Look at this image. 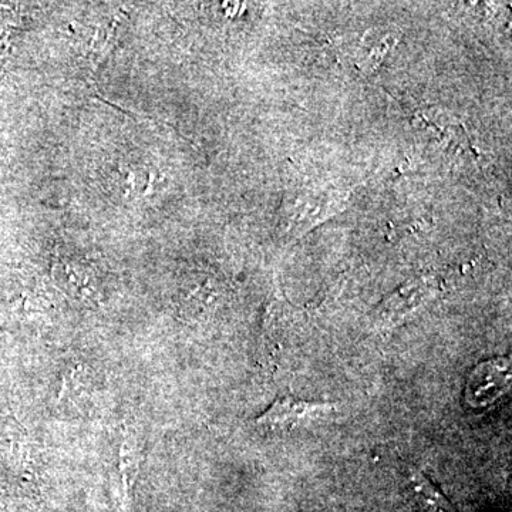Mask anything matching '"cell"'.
I'll return each mask as SVG.
<instances>
[{"label": "cell", "mask_w": 512, "mask_h": 512, "mask_svg": "<svg viewBox=\"0 0 512 512\" xmlns=\"http://www.w3.org/2000/svg\"><path fill=\"white\" fill-rule=\"evenodd\" d=\"M510 362L483 363L474 370L467 386V399L471 404H480L493 402L501 393L505 392L510 386Z\"/></svg>", "instance_id": "2"}, {"label": "cell", "mask_w": 512, "mask_h": 512, "mask_svg": "<svg viewBox=\"0 0 512 512\" xmlns=\"http://www.w3.org/2000/svg\"><path fill=\"white\" fill-rule=\"evenodd\" d=\"M335 409V403L306 402L295 397H279L255 423L256 426L269 430L292 429L306 421L326 416Z\"/></svg>", "instance_id": "1"}, {"label": "cell", "mask_w": 512, "mask_h": 512, "mask_svg": "<svg viewBox=\"0 0 512 512\" xmlns=\"http://www.w3.org/2000/svg\"><path fill=\"white\" fill-rule=\"evenodd\" d=\"M119 471L124 494H130L131 488L136 483L141 466V451L137 441L133 437H126L120 447Z\"/></svg>", "instance_id": "5"}, {"label": "cell", "mask_w": 512, "mask_h": 512, "mask_svg": "<svg viewBox=\"0 0 512 512\" xmlns=\"http://www.w3.org/2000/svg\"><path fill=\"white\" fill-rule=\"evenodd\" d=\"M437 291V286L430 279L413 282L403 286L400 291L394 292L380 305L379 318L387 323H394L396 320L404 319L426 301Z\"/></svg>", "instance_id": "3"}, {"label": "cell", "mask_w": 512, "mask_h": 512, "mask_svg": "<svg viewBox=\"0 0 512 512\" xmlns=\"http://www.w3.org/2000/svg\"><path fill=\"white\" fill-rule=\"evenodd\" d=\"M410 481H412L414 493L419 495L427 512H456L450 501L441 493L440 488H437L429 477L424 476V473L413 471Z\"/></svg>", "instance_id": "4"}]
</instances>
